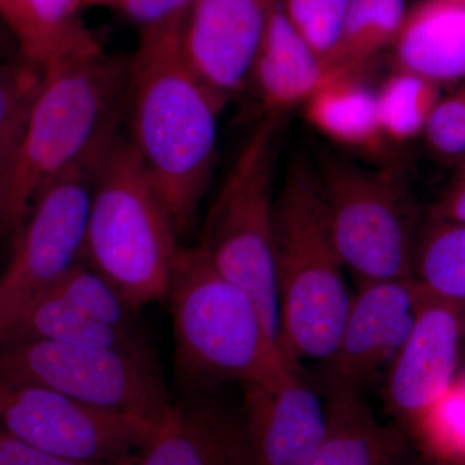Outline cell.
<instances>
[{
    "label": "cell",
    "instance_id": "3957f363",
    "mask_svg": "<svg viewBox=\"0 0 465 465\" xmlns=\"http://www.w3.org/2000/svg\"><path fill=\"white\" fill-rule=\"evenodd\" d=\"M274 262L281 354L292 365L329 360L351 295L316 162L304 152L291 155L275 195Z\"/></svg>",
    "mask_w": 465,
    "mask_h": 465
},
{
    "label": "cell",
    "instance_id": "603a6c76",
    "mask_svg": "<svg viewBox=\"0 0 465 465\" xmlns=\"http://www.w3.org/2000/svg\"><path fill=\"white\" fill-rule=\"evenodd\" d=\"M414 277L434 298L465 305V223L430 220L415 242Z\"/></svg>",
    "mask_w": 465,
    "mask_h": 465
},
{
    "label": "cell",
    "instance_id": "e0dca14e",
    "mask_svg": "<svg viewBox=\"0 0 465 465\" xmlns=\"http://www.w3.org/2000/svg\"><path fill=\"white\" fill-rule=\"evenodd\" d=\"M335 73L300 35L278 0L269 15L251 74L268 114H282L283 110L307 103Z\"/></svg>",
    "mask_w": 465,
    "mask_h": 465
},
{
    "label": "cell",
    "instance_id": "8d00e7d4",
    "mask_svg": "<svg viewBox=\"0 0 465 465\" xmlns=\"http://www.w3.org/2000/svg\"><path fill=\"white\" fill-rule=\"evenodd\" d=\"M463 335H464V351H465V305L463 309Z\"/></svg>",
    "mask_w": 465,
    "mask_h": 465
},
{
    "label": "cell",
    "instance_id": "d6a6232c",
    "mask_svg": "<svg viewBox=\"0 0 465 465\" xmlns=\"http://www.w3.org/2000/svg\"><path fill=\"white\" fill-rule=\"evenodd\" d=\"M27 114H29V112L20 121L12 125L11 130L0 139V197H2L3 186H5L9 167H11L12 159H14L15 153H16L21 134H23L24 127H25Z\"/></svg>",
    "mask_w": 465,
    "mask_h": 465
},
{
    "label": "cell",
    "instance_id": "9c48e42d",
    "mask_svg": "<svg viewBox=\"0 0 465 465\" xmlns=\"http://www.w3.org/2000/svg\"><path fill=\"white\" fill-rule=\"evenodd\" d=\"M108 145L54 177L34 198L0 275V335L30 300L84 262L94 176Z\"/></svg>",
    "mask_w": 465,
    "mask_h": 465
},
{
    "label": "cell",
    "instance_id": "e575fe53",
    "mask_svg": "<svg viewBox=\"0 0 465 465\" xmlns=\"http://www.w3.org/2000/svg\"><path fill=\"white\" fill-rule=\"evenodd\" d=\"M85 8L101 7L116 9L122 0H82Z\"/></svg>",
    "mask_w": 465,
    "mask_h": 465
},
{
    "label": "cell",
    "instance_id": "ffe728a7",
    "mask_svg": "<svg viewBox=\"0 0 465 465\" xmlns=\"http://www.w3.org/2000/svg\"><path fill=\"white\" fill-rule=\"evenodd\" d=\"M11 341L150 351L143 332L122 331L96 322L52 290L39 293L18 312L0 335V342Z\"/></svg>",
    "mask_w": 465,
    "mask_h": 465
},
{
    "label": "cell",
    "instance_id": "5b68a950",
    "mask_svg": "<svg viewBox=\"0 0 465 465\" xmlns=\"http://www.w3.org/2000/svg\"><path fill=\"white\" fill-rule=\"evenodd\" d=\"M179 238L142 159L116 134L94 176L84 264L139 311L166 299Z\"/></svg>",
    "mask_w": 465,
    "mask_h": 465
},
{
    "label": "cell",
    "instance_id": "2e32d148",
    "mask_svg": "<svg viewBox=\"0 0 465 465\" xmlns=\"http://www.w3.org/2000/svg\"><path fill=\"white\" fill-rule=\"evenodd\" d=\"M324 405L326 430L302 465H402L405 439L375 418L361 388L327 381Z\"/></svg>",
    "mask_w": 465,
    "mask_h": 465
},
{
    "label": "cell",
    "instance_id": "484cf974",
    "mask_svg": "<svg viewBox=\"0 0 465 465\" xmlns=\"http://www.w3.org/2000/svg\"><path fill=\"white\" fill-rule=\"evenodd\" d=\"M50 290L96 322L122 331L143 332L137 321L139 311L109 281L84 262L67 272Z\"/></svg>",
    "mask_w": 465,
    "mask_h": 465
},
{
    "label": "cell",
    "instance_id": "f1b7e54d",
    "mask_svg": "<svg viewBox=\"0 0 465 465\" xmlns=\"http://www.w3.org/2000/svg\"><path fill=\"white\" fill-rule=\"evenodd\" d=\"M424 136L434 154L446 161L465 158V87L440 99L424 128Z\"/></svg>",
    "mask_w": 465,
    "mask_h": 465
},
{
    "label": "cell",
    "instance_id": "f546056e",
    "mask_svg": "<svg viewBox=\"0 0 465 465\" xmlns=\"http://www.w3.org/2000/svg\"><path fill=\"white\" fill-rule=\"evenodd\" d=\"M194 0H122L116 11L142 30L182 23Z\"/></svg>",
    "mask_w": 465,
    "mask_h": 465
},
{
    "label": "cell",
    "instance_id": "83f0119b",
    "mask_svg": "<svg viewBox=\"0 0 465 465\" xmlns=\"http://www.w3.org/2000/svg\"><path fill=\"white\" fill-rule=\"evenodd\" d=\"M43 70L20 54L0 64V139L29 112Z\"/></svg>",
    "mask_w": 465,
    "mask_h": 465
},
{
    "label": "cell",
    "instance_id": "6da1fadb",
    "mask_svg": "<svg viewBox=\"0 0 465 465\" xmlns=\"http://www.w3.org/2000/svg\"><path fill=\"white\" fill-rule=\"evenodd\" d=\"M182 23L140 32L130 58L131 145L173 217L180 238L194 228L213 177L223 104L182 54Z\"/></svg>",
    "mask_w": 465,
    "mask_h": 465
},
{
    "label": "cell",
    "instance_id": "8992f818",
    "mask_svg": "<svg viewBox=\"0 0 465 465\" xmlns=\"http://www.w3.org/2000/svg\"><path fill=\"white\" fill-rule=\"evenodd\" d=\"M282 124V115L272 113L251 131L210 208L200 246L220 273L249 293L277 345L274 177Z\"/></svg>",
    "mask_w": 465,
    "mask_h": 465
},
{
    "label": "cell",
    "instance_id": "7c38bea8",
    "mask_svg": "<svg viewBox=\"0 0 465 465\" xmlns=\"http://www.w3.org/2000/svg\"><path fill=\"white\" fill-rule=\"evenodd\" d=\"M278 0H194L182 27V54L223 105L251 81L269 15Z\"/></svg>",
    "mask_w": 465,
    "mask_h": 465
},
{
    "label": "cell",
    "instance_id": "74e56055",
    "mask_svg": "<svg viewBox=\"0 0 465 465\" xmlns=\"http://www.w3.org/2000/svg\"><path fill=\"white\" fill-rule=\"evenodd\" d=\"M449 2L463 3L465 5V0H449Z\"/></svg>",
    "mask_w": 465,
    "mask_h": 465
},
{
    "label": "cell",
    "instance_id": "44dd1931",
    "mask_svg": "<svg viewBox=\"0 0 465 465\" xmlns=\"http://www.w3.org/2000/svg\"><path fill=\"white\" fill-rule=\"evenodd\" d=\"M354 72L330 76L305 103V116L332 142L376 152L387 142L379 122L376 92L357 79Z\"/></svg>",
    "mask_w": 465,
    "mask_h": 465
},
{
    "label": "cell",
    "instance_id": "cb8c5ba5",
    "mask_svg": "<svg viewBox=\"0 0 465 465\" xmlns=\"http://www.w3.org/2000/svg\"><path fill=\"white\" fill-rule=\"evenodd\" d=\"M439 85L412 73H394L376 92L379 122L385 140L407 143L424 133L440 97Z\"/></svg>",
    "mask_w": 465,
    "mask_h": 465
},
{
    "label": "cell",
    "instance_id": "7402d4cb",
    "mask_svg": "<svg viewBox=\"0 0 465 465\" xmlns=\"http://www.w3.org/2000/svg\"><path fill=\"white\" fill-rule=\"evenodd\" d=\"M407 15L405 0H351L338 45L329 58L333 72H353L393 45Z\"/></svg>",
    "mask_w": 465,
    "mask_h": 465
},
{
    "label": "cell",
    "instance_id": "4dcf8cb0",
    "mask_svg": "<svg viewBox=\"0 0 465 465\" xmlns=\"http://www.w3.org/2000/svg\"><path fill=\"white\" fill-rule=\"evenodd\" d=\"M134 458L87 461L60 457L0 430V465H133Z\"/></svg>",
    "mask_w": 465,
    "mask_h": 465
},
{
    "label": "cell",
    "instance_id": "277c9868",
    "mask_svg": "<svg viewBox=\"0 0 465 465\" xmlns=\"http://www.w3.org/2000/svg\"><path fill=\"white\" fill-rule=\"evenodd\" d=\"M166 299L174 371L189 391L225 382H273L292 367L266 330L255 302L224 277L198 247H180Z\"/></svg>",
    "mask_w": 465,
    "mask_h": 465
},
{
    "label": "cell",
    "instance_id": "1f68e13d",
    "mask_svg": "<svg viewBox=\"0 0 465 465\" xmlns=\"http://www.w3.org/2000/svg\"><path fill=\"white\" fill-rule=\"evenodd\" d=\"M430 220L465 223V158L459 162L457 174L448 191L430 210Z\"/></svg>",
    "mask_w": 465,
    "mask_h": 465
},
{
    "label": "cell",
    "instance_id": "4316f807",
    "mask_svg": "<svg viewBox=\"0 0 465 465\" xmlns=\"http://www.w3.org/2000/svg\"><path fill=\"white\" fill-rule=\"evenodd\" d=\"M300 35L329 64L351 0H281Z\"/></svg>",
    "mask_w": 465,
    "mask_h": 465
},
{
    "label": "cell",
    "instance_id": "9a60e30c",
    "mask_svg": "<svg viewBox=\"0 0 465 465\" xmlns=\"http://www.w3.org/2000/svg\"><path fill=\"white\" fill-rule=\"evenodd\" d=\"M242 414L253 465H302L326 430V405L299 366L273 382L243 384Z\"/></svg>",
    "mask_w": 465,
    "mask_h": 465
},
{
    "label": "cell",
    "instance_id": "836d02e7",
    "mask_svg": "<svg viewBox=\"0 0 465 465\" xmlns=\"http://www.w3.org/2000/svg\"><path fill=\"white\" fill-rule=\"evenodd\" d=\"M18 54L16 43L5 26L0 24V64Z\"/></svg>",
    "mask_w": 465,
    "mask_h": 465
},
{
    "label": "cell",
    "instance_id": "d6986e66",
    "mask_svg": "<svg viewBox=\"0 0 465 465\" xmlns=\"http://www.w3.org/2000/svg\"><path fill=\"white\" fill-rule=\"evenodd\" d=\"M397 66L434 84L465 78V5L427 0L407 12L393 43Z\"/></svg>",
    "mask_w": 465,
    "mask_h": 465
},
{
    "label": "cell",
    "instance_id": "7a4b0ae2",
    "mask_svg": "<svg viewBox=\"0 0 465 465\" xmlns=\"http://www.w3.org/2000/svg\"><path fill=\"white\" fill-rule=\"evenodd\" d=\"M128 81L130 58L104 51L43 70L3 186L0 231L16 232L51 180L112 142L127 105Z\"/></svg>",
    "mask_w": 465,
    "mask_h": 465
},
{
    "label": "cell",
    "instance_id": "ba28073f",
    "mask_svg": "<svg viewBox=\"0 0 465 465\" xmlns=\"http://www.w3.org/2000/svg\"><path fill=\"white\" fill-rule=\"evenodd\" d=\"M0 378L157 425L173 400L152 351L42 341L0 342Z\"/></svg>",
    "mask_w": 465,
    "mask_h": 465
},
{
    "label": "cell",
    "instance_id": "d4e9b609",
    "mask_svg": "<svg viewBox=\"0 0 465 465\" xmlns=\"http://www.w3.org/2000/svg\"><path fill=\"white\" fill-rule=\"evenodd\" d=\"M409 427L427 459L440 465H465V370Z\"/></svg>",
    "mask_w": 465,
    "mask_h": 465
},
{
    "label": "cell",
    "instance_id": "5bb4252c",
    "mask_svg": "<svg viewBox=\"0 0 465 465\" xmlns=\"http://www.w3.org/2000/svg\"><path fill=\"white\" fill-rule=\"evenodd\" d=\"M133 465H253L243 414L215 391L173 401Z\"/></svg>",
    "mask_w": 465,
    "mask_h": 465
},
{
    "label": "cell",
    "instance_id": "52a82bcc",
    "mask_svg": "<svg viewBox=\"0 0 465 465\" xmlns=\"http://www.w3.org/2000/svg\"><path fill=\"white\" fill-rule=\"evenodd\" d=\"M314 162L344 268L360 283L414 277V206L402 174L330 150Z\"/></svg>",
    "mask_w": 465,
    "mask_h": 465
},
{
    "label": "cell",
    "instance_id": "30bf717a",
    "mask_svg": "<svg viewBox=\"0 0 465 465\" xmlns=\"http://www.w3.org/2000/svg\"><path fill=\"white\" fill-rule=\"evenodd\" d=\"M0 430L60 457L109 461L136 455L155 425L84 405L42 385L0 378Z\"/></svg>",
    "mask_w": 465,
    "mask_h": 465
},
{
    "label": "cell",
    "instance_id": "ac0fdd59",
    "mask_svg": "<svg viewBox=\"0 0 465 465\" xmlns=\"http://www.w3.org/2000/svg\"><path fill=\"white\" fill-rule=\"evenodd\" d=\"M82 0H0V24L18 54L45 67L103 51L85 24Z\"/></svg>",
    "mask_w": 465,
    "mask_h": 465
},
{
    "label": "cell",
    "instance_id": "4fadbf2b",
    "mask_svg": "<svg viewBox=\"0 0 465 465\" xmlns=\"http://www.w3.org/2000/svg\"><path fill=\"white\" fill-rule=\"evenodd\" d=\"M463 305L427 296L387 371L385 402L409 425L449 390L464 351Z\"/></svg>",
    "mask_w": 465,
    "mask_h": 465
},
{
    "label": "cell",
    "instance_id": "d590c367",
    "mask_svg": "<svg viewBox=\"0 0 465 465\" xmlns=\"http://www.w3.org/2000/svg\"><path fill=\"white\" fill-rule=\"evenodd\" d=\"M412 465H440L439 463H434V461L430 460V459H427V460L420 461V463H415Z\"/></svg>",
    "mask_w": 465,
    "mask_h": 465
},
{
    "label": "cell",
    "instance_id": "8fae6325",
    "mask_svg": "<svg viewBox=\"0 0 465 465\" xmlns=\"http://www.w3.org/2000/svg\"><path fill=\"white\" fill-rule=\"evenodd\" d=\"M427 291L415 277L360 283L351 295L335 351L327 363V381L362 390L390 369L407 336Z\"/></svg>",
    "mask_w": 465,
    "mask_h": 465
}]
</instances>
